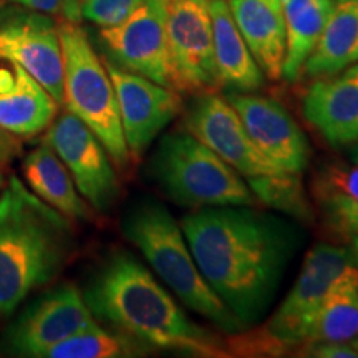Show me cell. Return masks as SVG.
<instances>
[{
  "label": "cell",
  "instance_id": "6da1fadb",
  "mask_svg": "<svg viewBox=\"0 0 358 358\" xmlns=\"http://www.w3.org/2000/svg\"><path fill=\"white\" fill-rule=\"evenodd\" d=\"M179 226L209 287L245 330L257 325L301 249L299 224L252 206H209Z\"/></svg>",
  "mask_w": 358,
  "mask_h": 358
},
{
  "label": "cell",
  "instance_id": "7a4b0ae2",
  "mask_svg": "<svg viewBox=\"0 0 358 358\" xmlns=\"http://www.w3.org/2000/svg\"><path fill=\"white\" fill-rule=\"evenodd\" d=\"M83 297L93 317L148 347L186 357H231L227 343L192 322L131 254H113L98 268Z\"/></svg>",
  "mask_w": 358,
  "mask_h": 358
},
{
  "label": "cell",
  "instance_id": "3957f363",
  "mask_svg": "<svg viewBox=\"0 0 358 358\" xmlns=\"http://www.w3.org/2000/svg\"><path fill=\"white\" fill-rule=\"evenodd\" d=\"M70 249L66 217L17 176L0 194V315H10L27 295L55 279Z\"/></svg>",
  "mask_w": 358,
  "mask_h": 358
},
{
  "label": "cell",
  "instance_id": "277c9868",
  "mask_svg": "<svg viewBox=\"0 0 358 358\" xmlns=\"http://www.w3.org/2000/svg\"><path fill=\"white\" fill-rule=\"evenodd\" d=\"M123 232L182 306L227 335L245 330L209 287L192 257L181 226L166 206L155 199L136 203L123 219Z\"/></svg>",
  "mask_w": 358,
  "mask_h": 358
},
{
  "label": "cell",
  "instance_id": "5b68a950",
  "mask_svg": "<svg viewBox=\"0 0 358 358\" xmlns=\"http://www.w3.org/2000/svg\"><path fill=\"white\" fill-rule=\"evenodd\" d=\"M355 266L352 252L332 244H315L308 250L297 279L284 302L262 329L243 330L229 340L231 355H284L297 350L310 337L313 322L330 287Z\"/></svg>",
  "mask_w": 358,
  "mask_h": 358
},
{
  "label": "cell",
  "instance_id": "8992f818",
  "mask_svg": "<svg viewBox=\"0 0 358 358\" xmlns=\"http://www.w3.org/2000/svg\"><path fill=\"white\" fill-rule=\"evenodd\" d=\"M150 173L164 194L182 208L257 204L245 179L185 128L161 138Z\"/></svg>",
  "mask_w": 358,
  "mask_h": 358
},
{
  "label": "cell",
  "instance_id": "52a82bcc",
  "mask_svg": "<svg viewBox=\"0 0 358 358\" xmlns=\"http://www.w3.org/2000/svg\"><path fill=\"white\" fill-rule=\"evenodd\" d=\"M64 52V106L87 124L108 151L116 168L129 164L113 82L77 22H58Z\"/></svg>",
  "mask_w": 358,
  "mask_h": 358
},
{
  "label": "cell",
  "instance_id": "ba28073f",
  "mask_svg": "<svg viewBox=\"0 0 358 358\" xmlns=\"http://www.w3.org/2000/svg\"><path fill=\"white\" fill-rule=\"evenodd\" d=\"M166 42L173 90L189 95L216 92L209 0H166Z\"/></svg>",
  "mask_w": 358,
  "mask_h": 358
},
{
  "label": "cell",
  "instance_id": "9c48e42d",
  "mask_svg": "<svg viewBox=\"0 0 358 358\" xmlns=\"http://www.w3.org/2000/svg\"><path fill=\"white\" fill-rule=\"evenodd\" d=\"M43 143L55 151L83 199L98 213L113 208L120 196L115 164L95 133L69 110L45 129Z\"/></svg>",
  "mask_w": 358,
  "mask_h": 358
},
{
  "label": "cell",
  "instance_id": "30bf717a",
  "mask_svg": "<svg viewBox=\"0 0 358 358\" xmlns=\"http://www.w3.org/2000/svg\"><path fill=\"white\" fill-rule=\"evenodd\" d=\"M100 38L113 64L173 88L166 42V0H141L120 24L101 27Z\"/></svg>",
  "mask_w": 358,
  "mask_h": 358
},
{
  "label": "cell",
  "instance_id": "8fae6325",
  "mask_svg": "<svg viewBox=\"0 0 358 358\" xmlns=\"http://www.w3.org/2000/svg\"><path fill=\"white\" fill-rule=\"evenodd\" d=\"M0 55L19 64L64 106V52L53 17L24 7L0 15Z\"/></svg>",
  "mask_w": 358,
  "mask_h": 358
},
{
  "label": "cell",
  "instance_id": "7c38bea8",
  "mask_svg": "<svg viewBox=\"0 0 358 358\" xmlns=\"http://www.w3.org/2000/svg\"><path fill=\"white\" fill-rule=\"evenodd\" d=\"M103 64L115 87L129 158L140 161L159 133L182 111L181 96L176 90L124 70L110 58Z\"/></svg>",
  "mask_w": 358,
  "mask_h": 358
},
{
  "label": "cell",
  "instance_id": "4fadbf2b",
  "mask_svg": "<svg viewBox=\"0 0 358 358\" xmlns=\"http://www.w3.org/2000/svg\"><path fill=\"white\" fill-rule=\"evenodd\" d=\"M182 127L245 179L284 173L264 158L234 106L216 92L194 95Z\"/></svg>",
  "mask_w": 358,
  "mask_h": 358
},
{
  "label": "cell",
  "instance_id": "5bb4252c",
  "mask_svg": "<svg viewBox=\"0 0 358 358\" xmlns=\"http://www.w3.org/2000/svg\"><path fill=\"white\" fill-rule=\"evenodd\" d=\"M227 100L266 159L284 173L302 174L310 161V145L294 116L274 98L227 92Z\"/></svg>",
  "mask_w": 358,
  "mask_h": 358
},
{
  "label": "cell",
  "instance_id": "9a60e30c",
  "mask_svg": "<svg viewBox=\"0 0 358 358\" xmlns=\"http://www.w3.org/2000/svg\"><path fill=\"white\" fill-rule=\"evenodd\" d=\"M96 324L75 285H62L34 302L8 334L10 348L19 355L47 357L48 350Z\"/></svg>",
  "mask_w": 358,
  "mask_h": 358
},
{
  "label": "cell",
  "instance_id": "2e32d148",
  "mask_svg": "<svg viewBox=\"0 0 358 358\" xmlns=\"http://www.w3.org/2000/svg\"><path fill=\"white\" fill-rule=\"evenodd\" d=\"M302 113L327 145L358 143V64L313 80L302 96Z\"/></svg>",
  "mask_w": 358,
  "mask_h": 358
},
{
  "label": "cell",
  "instance_id": "e0dca14e",
  "mask_svg": "<svg viewBox=\"0 0 358 358\" xmlns=\"http://www.w3.org/2000/svg\"><path fill=\"white\" fill-rule=\"evenodd\" d=\"M58 103L19 64L0 55V127L32 138L50 127Z\"/></svg>",
  "mask_w": 358,
  "mask_h": 358
},
{
  "label": "cell",
  "instance_id": "ac0fdd59",
  "mask_svg": "<svg viewBox=\"0 0 358 358\" xmlns=\"http://www.w3.org/2000/svg\"><path fill=\"white\" fill-rule=\"evenodd\" d=\"M232 19L264 77L282 80L285 20L282 0H227Z\"/></svg>",
  "mask_w": 358,
  "mask_h": 358
},
{
  "label": "cell",
  "instance_id": "d6986e66",
  "mask_svg": "<svg viewBox=\"0 0 358 358\" xmlns=\"http://www.w3.org/2000/svg\"><path fill=\"white\" fill-rule=\"evenodd\" d=\"M209 13L219 87L227 92H259L266 83V77L232 19L227 0H209Z\"/></svg>",
  "mask_w": 358,
  "mask_h": 358
},
{
  "label": "cell",
  "instance_id": "ffe728a7",
  "mask_svg": "<svg viewBox=\"0 0 358 358\" xmlns=\"http://www.w3.org/2000/svg\"><path fill=\"white\" fill-rule=\"evenodd\" d=\"M310 191L327 229L352 241L358 234V164H322L313 174Z\"/></svg>",
  "mask_w": 358,
  "mask_h": 358
},
{
  "label": "cell",
  "instance_id": "44dd1931",
  "mask_svg": "<svg viewBox=\"0 0 358 358\" xmlns=\"http://www.w3.org/2000/svg\"><path fill=\"white\" fill-rule=\"evenodd\" d=\"M30 191L69 219H92V206L80 194L69 169L47 143L35 148L22 163Z\"/></svg>",
  "mask_w": 358,
  "mask_h": 358
},
{
  "label": "cell",
  "instance_id": "7402d4cb",
  "mask_svg": "<svg viewBox=\"0 0 358 358\" xmlns=\"http://www.w3.org/2000/svg\"><path fill=\"white\" fill-rule=\"evenodd\" d=\"M353 64H358V0H335L324 32L303 64L302 77H330Z\"/></svg>",
  "mask_w": 358,
  "mask_h": 358
},
{
  "label": "cell",
  "instance_id": "603a6c76",
  "mask_svg": "<svg viewBox=\"0 0 358 358\" xmlns=\"http://www.w3.org/2000/svg\"><path fill=\"white\" fill-rule=\"evenodd\" d=\"M335 7V0H282L285 20V60L282 78L295 83L302 78L307 62L327 20Z\"/></svg>",
  "mask_w": 358,
  "mask_h": 358
},
{
  "label": "cell",
  "instance_id": "cb8c5ba5",
  "mask_svg": "<svg viewBox=\"0 0 358 358\" xmlns=\"http://www.w3.org/2000/svg\"><path fill=\"white\" fill-rule=\"evenodd\" d=\"M357 337L358 267L353 266L327 292L307 342H353Z\"/></svg>",
  "mask_w": 358,
  "mask_h": 358
},
{
  "label": "cell",
  "instance_id": "d4e9b609",
  "mask_svg": "<svg viewBox=\"0 0 358 358\" xmlns=\"http://www.w3.org/2000/svg\"><path fill=\"white\" fill-rule=\"evenodd\" d=\"M153 350L146 343L120 332V330L101 329L100 325H93L73 337L64 340L47 357L50 358H131L143 357Z\"/></svg>",
  "mask_w": 358,
  "mask_h": 358
},
{
  "label": "cell",
  "instance_id": "484cf974",
  "mask_svg": "<svg viewBox=\"0 0 358 358\" xmlns=\"http://www.w3.org/2000/svg\"><path fill=\"white\" fill-rule=\"evenodd\" d=\"M259 204L285 214L294 221L312 224L315 213L308 201L301 174L275 173L245 179Z\"/></svg>",
  "mask_w": 358,
  "mask_h": 358
},
{
  "label": "cell",
  "instance_id": "4316f807",
  "mask_svg": "<svg viewBox=\"0 0 358 358\" xmlns=\"http://www.w3.org/2000/svg\"><path fill=\"white\" fill-rule=\"evenodd\" d=\"M141 0H82V17L98 27H111L127 19Z\"/></svg>",
  "mask_w": 358,
  "mask_h": 358
},
{
  "label": "cell",
  "instance_id": "83f0119b",
  "mask_svg": "<svg viewBox=\"0 0 358 358\" xmlns=\"http://www.w3.org/2000/svg\"><path fill=\"white\" fill-rule=\"evenodd\" d=\"M12 3L45 13L60 22H78L82 17V0H10Z\"/></svg>",
  "mask_w": 358,
  "mask_h": 358
},
{
  "label": "cell",
  "instance_id": "f1b7e54d",
  "mask_svg": "<svg viewBox=\"0 0 358 358\" xmlns=\"http://www.w3.org/2000/svg\"><path fill=\"white\" fill-rule=\"evenodd\" d=\"M299 357L317 358H358L352 342H307L299 347Z\"/></svg>",
  "mask_w": 358,
  "mask_h": 358
},
{
  "label": "cell",
  "instance_id": "f546056e",
  "mask_svg": "<svg viewBox=\"0 0 358 358\" xmlns=\"http://www.w3.org/2000/svg\"><path fill=\"white\" fill-rule=\"evenodd\" d=\"M22 151L20 138L0 127V164H6Z\"/></svg>",
  "mask_w": 358,
  "mask_h": 358
},
{
  "label": "cell",
  "instance_id": "4dcf8cb0",
  "mask_svg": "<svg viewBox=\"0 0 358 358\" xmlns=\"http://www.w3.org/2000/svg\"><path fill=\"white\" fill-rule=\"evenodd\" d=\"M352 257H353V261H355V266L358 267V234L353 237L352 239Z\"/></svg>",
  "mask_w": 358,
  "mask_h": 358
},
{
  "label": "cell",
  "instance_id": "1f68e13d",
  "mask_svg": "<svg viewBox=\"0 0 358 358\" xmlns=\"http://www.w3.org/2000/svg\"><path fill=\"white\" fill-rule=\"evenodd\" d=\"M352 161H353V163L358 164V145L355 146V150L352 151Z\"/></svg>",
  "mask_w": 358,
  "mask_h": 358
},
{
  "label": "cell",
  "instance_id": "d6a6232c",
  "mask_svg": "<svg viewBox=\"0 0 358 358\" xmlns=\"http://www.w3.org/2000/svg\"><path fill=\"white\" fill-rule=\"evenodd\" d=\"M3 185H6V178H3V173H2V169H0V191L3 189Z\"/></svg>",
  "mask_w": 358,
  "mask_h": 358
},
{
  "label": "cell",
  "instance_id": "836d02e7",
  "mask_svg": "<svg viewBox=\"0 0 358 358\" xmlns=\"http://www.w3.org/2000/svg\"><path fill=\"white\" fill-rule=\"evenodd\" d=\"M352 343H353V347H355V348H357V352H358V337H357L355 340H353Z\"/></svg>",
  "mask_w": 358,
  "mask_h": 358
}]
</instances>
